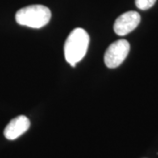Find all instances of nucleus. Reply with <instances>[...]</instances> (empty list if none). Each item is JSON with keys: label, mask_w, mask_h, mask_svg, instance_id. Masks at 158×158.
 <instances>
[{"label": "nucleus", "mask_w": 158, "mask_h": 158, "mask_svg": "<svg viewBox=\"0 0 158 158\" xmlns=\"http://www.w3.org/2000/svg\"><path fill=\"white\" fill-rule=\"evenodd\" d=\"M89 42L90 37L85 29L76 28L69 34L64 44V56L72 67L85 57Z\"/></svg>", "instance_id": "f257e3e1"}, {"label": "nucleus", "mask_w": 158, "mask_h": 158, "mask_svg": "<svg viewBox=\"0 0 158 158\" xmlns=\"http://www.w3.org/2000/svg\"><path fill=\"white\" fill-rule=\"evenodd\" d=\"M51 11L47 6L34 5L19 9L16 12V22L32 28H40L49 22Z\"/></svg>", "instance_id": "f03ea898"}, {"label": "nucleus", "mask_w": 158, "mask_h": 158, "mask_svg": "<svg viewBox=\"0 0 158 158\" xmlns=\"http://www.w3.org/2000/svg\"><path fill=\"white\" fill-rule=\"evenodd\" d=\"M130 50L129 43L126 40H118L109 46L105 53V63L108 68L118 67L124 62Z\"/></svg>", "instance_id": "7ed1b4c3"}, {"label": "nucleus", "mask_w": 158, "mask_h": 158, "mask_svg": "<svg viewBox=\"0 0 158 158\" xmlns=\"http://www.w3.org/2000/svg\"><path fill=\"white\" fill-rule=\"evenodd\" d=\"M140 21H141V16L137 11H127L121 14L115 20L113 26L114 32L119 36L127 35L138 27Z\"/></svg>", "instance_id": "20e7f679"}, {"label": "nucleus", "mask_w": 158, "mask_h": 158, "mask_svg": "<svg viewBox=\"0 0 158 158\" xmlns=\"http://www.w3.org/2000/svg\"><path fill=\"white\" fill-rule=\"evenodd\" d=\"M30 127V120L24 115L18 116L8 123L4 135L8 140H15L25 134Z\"/></svg>", "instance_id": "39448f33"}, {"label": "nucleus", "mask_w": 158, "mask_h": 158, "mask_svg": "<svg viewBox=\"0 0 158 158\" xmlns=\"http://www.w3.org/2000/svg\"><path fill=\"white\" fill-rule=\"evenodd\" d=\"M156 0H135V6L140 10H148L151 8Z\"/></svg>", "instance_id": "423d86ee"}]
</instances>
